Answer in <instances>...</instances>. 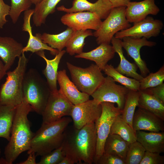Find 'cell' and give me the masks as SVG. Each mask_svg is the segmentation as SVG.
Listing matches in <instances>:
<instances>
[{
    "instance_id": "obj_26",
    "label": "cell",
    "mask_w": 164,
    "mask_h": 164,
    "mask_svg": "<svg viewBox=\"0 0 164 164\" xmlns=\"http://www.w3.org/2000/svg\"><path fill=\"white\" fill-rule=\"evenodd\" d=\"M74 31L72 28L67 27L64 31L58 34H52L46 33L42 34H38L43 42L51 48L60 51L66 47Z\"/></svg>"
},
{
    "instance_id": "obj_41",
    "label": "cell",
    "mask_w": 164,
    "mask_h": 164,
    "mask_svg": "<svg viewBox=\"0 0 164 164\" xmlns=\"http://www.w3.org/2000/svg\"><path fill=\"white\" fill-rule=\"evenodd\" d=\"M164 103V84L143 90Z\"/></svg>"
},
{
    "instance_id": "obj_29",
    "label": "cell",
    "mask_w": 164,
    "mask_h": 164,
    "mask_svg": "<svg viewBox=\"0 0 164 164\" xmlns=\"http://www.w3.org/2000/svg\"><path fill=\"white\" fill-rule=\"evenodd\" d=\"M110 134L118 135L130 144L137 141L136 132L123 119L121 114L118 115L113 122Z\"/></svg>"
},
{
    "instance_id": "obj_28",
    "label": "cell",
    "mask_w": 164,
    "mask_h": 164,
    "mask_svg": "<svg viewBox=\"0 0 164 164\" xmlns=\"http://www.w3.org/2000/svg\"><path fill=\"white\" fill-rule=\"evenodd\" d=\"M61 0H43L35 5L32 15V20L36 27L41 26L45 23L47 16L53 13L56 7Z\"/></svg>"
},
{
    "instance_id": "obj_34",
    "label": "cell",
    "mask_w": 164,
    "mask_h": 164,
    "mask_svg": "<svg viewBox=\"0 0 164 164\" xmlns=\"http://www.w3.org/2000/svg\"><path fill=\"white\" fill-rule=\"evenodd\" d=\"M145 151L143 146L137 141L130 144L127 152L125 164H139Z\"/></svg>"
},
{
    "instance_id": "obj_9",
    "label": "cell",
    "mask_w": 164,
    "mask_h": 164,
    "mask_svg": "<svg viewBox=\"0 0 164 164\" xmlns=\"http://www.w3.org/2000/svg\"><path fill=\"white\" fill-rule=\"evenodd\" d=\"M129 90L117 84L111 77L107 76L91 96L99 104L104 102L116 103L117 107L122 110Z\"/></svg>"
},
{
    "instance_id": "obj_20",
    "label": "cell",
    "mask_w": 164,
    "mask_h": 164,
    "mask_svg": "<svg viewBox=\"0 0 164 164\" xmlns=\"http://www.w3.org/2000/svg\"><path fill=\"white\" fill-rule=\"evenodd\" d=\"M115 52L110 44L101 43L95 49L86 52H82L74 57L82 58L94 61L102 71L108 62L114 56Z\"/></svg>"
},
{
    "instance_id": "obj_18",
    "label": "cell",
    "mask_w": 164,
    "mask_h": 164,
    "mask_svg": "<svg viewBox=\"0 0 164 164\" xmlns=\"http://www.w3.org/2000/svg\"><path fill=\"white\" fill-rule=\"evenodd\" d=\"M57 81L60 87V90L73 105L82 103L89 99L90 95L80 91L69 79L65 70L58 71Z\"/></svg>"
},
{
    "instance_id": "obj_45",
    "label": "cell",
    "mask_w": 164,
    "mask_h": 164,
    "mask_svg": "<svg viewBox=\"0 0 164 164\" xmlns=\"http://www.w3.org/2000/svg\"><path fill=\"white\" fill-rule=\"evenodd\" d=\"M6 71L4 64L0 60V83L2 78L6 74Z\"/></svg>"
},
{
    "instance_id": "obj_17",
    "label": "cell",
    "mask_w": 164,
    "mask_h": 164,
    "mask_svg": "<svg viewBox=\"0 0 164 164\" xmlns=\"http://www.w3.org/2000/svg\"><path fill=\"white\" fill-rule=\"evenodd\" d=\"M159 12L155 0L130 2L126 7L125 15L130 23H134L143 20L148 15H156Z\"/></svg>"
},
{
    "instance_id": "obj_7",
    "label": "cell",
    "mask_w": 164,
    "mask_h": 164,
    "mask_svg": "<svg viewBox=\"0 0 164 164\" xmlns=\"http://www.w3.org/2000/svg\"><path fill=\"white\" fill-rule=\"evenodd\" d=\"M125 9V7L112 8L99 28L93 33L98 44H110L116 33L131 26L126 18Z\"/></svg>"
},
{
    "instance_id": "obj_25",
    "label": "cell",
    "mask_w": 164,
    "mask_h": 164,
    "mask_svg": "<svg viewBox=\"0 0 164 164\" xmlns=\"http://www.w3.org/2000/svg\"><path fill=\"white\" fill-rule=\"evenodd\" d=\"M130 144L119 135L109 134L105 143L104 152L115 155L125 160Z\"/></svg>"
},
{
    "instance_id": "obj_43",
    "label": "cell",
    "mask_w": 164,
    "mask_h": 164,
    "mask_svg": "<svg viewBox=\"0 0 164 164\" xmlns=\"http://www.w3.org/2000/svg\"><path fill=\"white\" fill-rule=\"evenodd\" d=\"M29 155L25 161L20 162L19 164H36V155L34 153H31Z\"/></svg>"
},
{
    "instance_id": "obj_39",
    "label": "cell",
    "mask_w": 164,
    "mask_h": 164,
    "mask_svg": "<svg viewBox=\"0 0 164 164\" xmlns=\"http://www.w3.org/2000/svg\"><path fill=\"white\" fill-rule=\"evenodd\" d=\"M96 164H125V160L115 155L104 152Z\"/></svg>"
},
{
    "instance_id": "obj_8",
    "label": "cell",
    "mask_w": 164,
    "mask_h": 164,
    "mask_svg": "<svg viewBox=\"0 0 164 164\" xmlns=\"http://www.w3.org/2000/svg\"><path fill=\"white\" fill-rule=\"evenodd\" d=\"M101 114L94 123L97 141L95 155L94 163L96 164L104 152L106 140L110 134L112 124L117 116L121 114L122 111L115 106L114 103L107 102L101 103Z\"/></svg>"
},
{
    "instance_id": "obj_38",
    "label": "cell",
    "mask_w": 164,
    "mask_h": 164,
    "mask_svg": "<svg viewBox=\"0 0 164 164\" xmlns=\"http://www.w3.org/2000/svg\"><path fill=\"white\" fill-rule=\"evenodd\" d=\"M164 156L160 153L145 151L139 164H163Z\"/></svg>"
},
{
    "instance_id": "obj_16",
    "label": "cell",
    "mask_w": 164,
    "mask_h": 164,
    "mask_svg": "<svg viewBox=\"0 0 164 164\" xmlns=\"http://www.w3.org/2000/svg\"><path fill=\"white\" fill-rule=\"evenodd\" d=\"M132 128L135 132L140 130L163 132L164 121L152 113L138 108L134 114Z\"/></svg>"
},
{
    "instance_id": "obj_37",
    "label": "cell",
    "mask_w": 164,
    "mask_h": 164,
    "mask_svg": "<svg viewBox=\"0 0 164 164\" xmlns=\"http://www.w3.org/2000/svg\"><path fill=\"white\" fill-rule=\"evenodd\" d=\"M66 155L62 145L41 156L37 164H59Z\"/></svg>"
},
{
    "instance_id": "obj_6",
    "label": "cell",
    "mask_w": 164,
    "mask_h": 164,
    "mask_svg": "<svg viewBox=\"0 0 164 164\" xmlns=\"http://www.w3.org/2000/svg\"><path fill=\"white\" fill-rule=\"evenodd\" d=\"M72 82L82 92L91 95L103 81L104 77L95 64L82 68L66 63Z\"/></svg>"
},
{
    "instance_id": "obj_23",
    "label": "cell",
    "mask_w": 164,
    "mask_h": 164,
    "mask_svg": "<svg viewBox=\"0 0 164 164\" xmlns=\"http://www.w3.org/2000/svg\"><path fill=\"white\" fill-rule=\"evenodd\" d=\"M66 51H59L54 58L49 60L46 57L44 51L38 52L36 53L43 58L46 63V66L43 73L46 79V82L51 91L55 92L58 90L57 87L58 69L60 61Z\"/></svg>"
},
{
    "instance_id": "obj_13",
    "label": "cell",
    "mask_w": 164,
    "mask_h": 164,
    "mask_svg": "<svg viewBox=\"0 0 164 164\" xmlns=\"http://www.w3.org/2000/svg\"><path fill=\"white\" fill-rule=\"evenodd\" d=\"M62 23L74 30L92 29L97 30L102 21L95 13L88 12L67 13L63 15Z\"/></svg>"
},
{
    "instance_id": "obj_35",
    "label": "cell",
    "mask_w": 164,
    "mask_h": 164,
    "mask_svg": "<svg viewBox=\"0 0 164 164\" xmlns=\"http://www.w3.org/2000/svg\"><path fill=\"white\" fill-rule=\"evenodd\" d=\"M164 80V66L154 73H150L140 81L139 90H143L154 87L163 83Z\"/></svg>"
},
{
    "instance_id": "obj_27",
    "label": "cell",
    "mask_w": 164,
    "mask_h": 164,
    "mask_svg": "<svg viewBox=\"0 0 164 164\" xmlns=\"http://www.w3.org/2000/svg\"><path fill=\"white\" fill-rule=\"evenodd\" d=\"M16 106L0 105V137L9 141Z\"/></svg>"
},
{
    "instance_id": "obj_14",
    "label": "cell",
    "mask_w": 164,
    "mask_h": 164,
    "mask_svg": "<svg viewBox=\"0 0 164 164\" xmlns=\"http://www.w3.org/2000/svg\"><path fill=\"white\" fill-rule=\"evenodd\" d=\"M121 40L122 48L126 51L128 55L134 60L135 63L139 68L141 75L143 77L146 76L149 70L145 62L141 56L140 49L144 46L152 47L156 45V43L149 41L144 37L135 38L130 37H123Z\"/></svg>"
},
{
    "instance_id": "obj_15",
    "label": "cell",
    "mask_w": 164,
    "mask_h": 164,
    "mask_svg": "<svg viewBox=\"0 0 164 164\" xmlns=\"http://www.w3.org/2000/svg\"><path fill=\"white\" fill-rule=\"evenodd\" d=\"M112 9L110 0H97L94 3L87 0H73L71 8H67L61 5L57 9L67 13L88 11L95 13L101 19L107 18Z\"/></svg>"
},
{
    "instance_id": "obj_36",
    "label": "cell",
    "mask_w": 164,
    "mask_h": 164,
    "mask_svg": "<svg viewBox=\"0 0 164 164\" xmlns=\"http://www.w3.org/2000/svg\"><path fill=\"white\" fill-rule=\"evenodd\" d=\"M9 15L13 24L18 21L22 12L29 9L32 3L30 0H11Z\"/></svg>"
},
{
    "instance_id": "obj_5",
    "label": "cell",
    "mask_w": 164,
    "mask_h": 164,
    "mask_svg": "<svg viewBox=\"0 0 164 164\" xmlns=\"http://www.w3.org/2000/svg\"><path fill=\"white\" fill-rule=\"evenodd\" d=\"M23 91L24 99L32 110L41 115L51 91L46 81L36 70L31 69L26 72Z\"/></svg>"
},
{
    "instance_id": "obj_1",
    "label": "cell",
    "mask_w": 164,
    "mask_h": 164,
    "mask_svg": "<svg viewBox=\"0 0 164 164\" xmlns=\"http://www.w3.org/2000/svg\"><path fill=\"white\" fill-rule=\"evenodd\" d=\"M73 127L64 132L62 146L66 155L75 164L94 163L97 141L94 122L88 123L80 129Z\"/></svg>"
},
{
    "instance_id": "obj_19",
    "label": "cell",
    "mask_w": 164,
    "mask_h": 164,
    "mask_svg": "<svg viewBox=\"0 0 164 164\" xmlns=\"http://www.w3.org/2000/svg\"><path fill=\"white\" fill-rule=\"evenodd\" d=\"M24 47L12 37L0 36V57L6 71L12 66L16 58L22 55Z\"/></svg>"
},
{
    "instance_id": "obj_12",
    "label": "cell",
    "mask_w": 164,
    "mask_h": 164,
    "mask_svg": "<svg viewBox=\"0 0 164 164\" xmlns=\"http://www.w3.org/2000/svg\"><path fill=\"white\" fill-rule=\"evenodd\" d=\"M102 111L101 104L94 99L73 105L70 115L73 126L80 129L88 123L95 122L101 116Z\"/></svg>"
},
{
    "instance_id": "obj_22",
    "label": "cell",
    "mask_w": 164,
    "mask_h": 164,
    "mask_svg": "<svg viewBox=\"0 0 164 164\" xmlns=\"http://www.w3.org/2000/svg\"><path fill=\"white\" fill-rule=\"evenodd\" d=\"M121 40L114 36L111 42L115 53L118 54L120 58V63L115 69L121 73L140 81L144 77L137 72L138 67L136 64L129 62L124 55Z\"/></svg>"
},
{
    "instance_id": "obj_11",
    "label": "cell",
    "mask_w": 164,
    "mask_h": 164,
    "mask_svg": "<svg viewBox=\"0 0 164 164\" xmlns=\"http://www.w3.org/2000/svg\"><path fill=\"white\" fill-rule=\"evenodd\" d=\"M133 24L132 26L116 33L114 37L120 39L125 37L135 38L144 37L148 39L158 36L164 26L161 20L154 19L150 16Z\"/></svg>"
},
{
    "instance_id": "obj_40",
    "label": "cell",
    "mask_w": 164,
    "mask_h": 164,
    "mask_svg": "<svg viewBox=\"0 0 164 164\" xmlns=\"http://www.w3.org/2000/svg\"><path fill=\"white\" fill-rule=\"evenodd\" d=\"M10 6L6 4L3 0H0V28L2 29L8 21L6 16L9 15Z\"/></svg>"
},
{
    "instance_id": "obj_21",
    "label": "cell",
    "mask_w": 164,
    "mask_h": 164,
    "mask_svg": "<svg viewBox=\"0 0 164 164\" xmlns=\"http://www.w3.org/2000/svg\"><path fill=\"white\" fill-rule=\"evenodd\" d=\"M137 141L145 151L159 153L164 152V132L136 131Z\"/></svg>"
},
{
    "instance_id": "obj_31",
    "label": "cell",
    "mask_w": 164,
    "mask_h": 164,
    "mask_svg": "<svg viewBox=\"0 0 164 164\" xmlns=\"http://www.w3.org/2000/svg\"><path fill=\"white\" fill-rule=\"evenodd\" d=\"M102 71L107 76L111 77L114 81L120 83L128 89L135 91L139 90L140 81L121 73L111 65L107 64Z\"/></svg>"
},
{
    "instance_id": "obj_42",
    "label": "cell",
    "mask_w": 164,
    "mask_h": 164,
    "mask_svg": "<svg viewBox=\"0 0 164 164\" xmlns=\"http://www.w3.org/2000/svg\"><path fill=\"white\" fill-rule=\"evenodd\" d=\"M112 8L125 7L130 2L131 0H110Z\"/></svg>"
},
{
    "instance_id": "obj_3",
    "label": "cell",
    "mask_w": 164,
    "mask_h": 164,
    "mask_svg": "<svg viewBox=\"0 0 164 164\" xmlns=\"http://www.w3.org/2000/svg\"><path fill=\"white\" fill-rule=\"evenodd\" d=\"M72 121V118L65 116L54 122L42 124L34 133L28 154L33 152L36 156H42L61 146L64 132Z\"/></svg>"
},
{
    "instance_id": "obj_44",
    "label": "cell",
    "mask_w": 164,
    "mask_h": 164,
    "mask_svg": "<svg viewBox=\"0 0 164 164\" xmlns=\"http://www.w3.org/2000/svg\"><path fill=\"white\" fill-rule=\"evenodd\" d=\"M74 161L69 156L65 155L59 164H74Z\"/></svg>"
},
{
    "instance_id": "obj_47",
    "label": "cell",
    "mask_w": 164,
    "mask_h": 164,
    "mask_svg": "<svg viewBox=\"0 0 164 164\" xmlns=\"http://www.w3.org/2000/svg\"><path fill=\"white\" fill-rule=\"evenodd\" d=\"M1 149H0V155L1 154Z\"/></svg>"
},
{
    "instance_id": "obj_46",
    "label": "cell",
    "mask_w": 164,
    "mask_h": 164,
    "mask_svg": "<svg viewBox=\"0 0 164 164\" xmlns=\"http://www.w3.org/2000/svg\"><path fill=\"white\" fill-rule=\"evenodd\" d=\"M32 4L36 5L40 3L43 0H30Z\"/></svg>"
},
{
    "instance_id": "obj_2",
    "label": "cell",
    "mask_w": 164,
    "mask_h": 164,
    "mask_svg": "<svg viewBox=\"0 0 164 164\" xmlns=\"http://www.w3.org/2000/svg\"><path fill=\"white\" fill-rule=\"evenodd\" d=\"M32 110L24 99L16 107L11 132L10 138L4 150L7 164H12L22 153L28 151L34 135L31 129L28 116Z\"/></svg>"
},
{
    "instance_id": "obj_4",
    "label": "cell",
    "mask_w": 164,
    "mask_h": 164,
    "mask_svg": "<svg viewBox=\"0 0 164 164\" xmlns=\"http://www.w3.org/2000/svg\"><path fill=\"white\" fill-rule=\"evenodd\" d=\"M27 62L23 53L16 68L6 73V81L0 88V105L17 106L23 101V82Z\"/></svg>"
},
{
    "instance_id": "obj_24",
    "label": "cell",
    "mask_w": 164,
    "mask_h": 164,
    "mask_svg": "<svg viewBox=\"0 0 164 164\" xmlns=\"http://www.w3.org/2000/svg\"><path fill=\"white\" fill-rule=\"evenodd\" d=\"M137 107L152 113L164 121V103L144 90H139Z\"/></svg>"
},
{
    "instance_id": "obj_32",
    "label": "cell",
    "mask_w": 164,
    "mask_h": 164,
    "mask_svg": "<svg viewBox=\"0 0 164 164\" xmlns=\"http://www.w3.org/2000/svg\"><path fill=\"white\" fill-rule=\"evenodd\" d=\"M139 96L138 91L129 90L122 111V118L132 128L133 118L136 107L138 105Z\"/></svg>"
},
{
    "instance_id": "obj_10",
    "label": "cell",
    "mask_w": 164,
    "mask_h": 164,
    "mask_svg": "<svg viewBox=\"0 0 164 164\" xmlns=\"http://www.w3.org/2000/svg\"><path fill=\"white\" fill-rule=\"evenodd\" d=\"M73 105L60 89L51 92L41 115L42 124L54 122L63 117L70 116Z\"/></svg>"
},
{
    "instance_id": "obj_33",
    "label": "cell",
    "mask_w": 164,
    "mask_h": 164,
    "mask_svg": "<svg viewBox=\"0 0 164 164\" xmlns=\"http://www.w3.org/2000/svg\"><path fill=\"white\" fill-rule=\"evenodd\" d=\"M28 32L29 35V39L26 46L23 48V53L29 51L36 53L39 51L47 50L50 51L53 55H56L58 53L59 51L57 50L51 48L43 42L38 33L34 36L32 30L29 31Z\"/></svg>"
},
{
    "instance_id": "obj_30",
    "label": "cell",
    "mask_w": 164,
    "mask_h": 164,
    "mask_svg": "<svg viewBox=\"0 0 164 164\" xmlns=\"http://www.w3.org/2000/svg\"><path fill=\"white\" fill-rule=\"evenodd\" d=\"M93 36L90 29L74 30L66 46V52L71 56L79 54L83 52L87 37Z\"/></svg>"
}]
</instances>
